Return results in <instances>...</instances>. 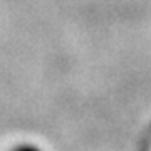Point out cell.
<instances>
[{"label":"cell","mask_w":151,"mask_h":151,"mask_svg":"<svg viewBox=\"0 0 151 151\" xmlns=\"http://www.w3.org/2000/svg\"><path fill=\"white\" fill-rule=\"evenodd\" d=\"M14 151H40V150L32 145H22V146H17V150H14Z\"/></svg>","instance_id":"cell-1"}]
</instances>
